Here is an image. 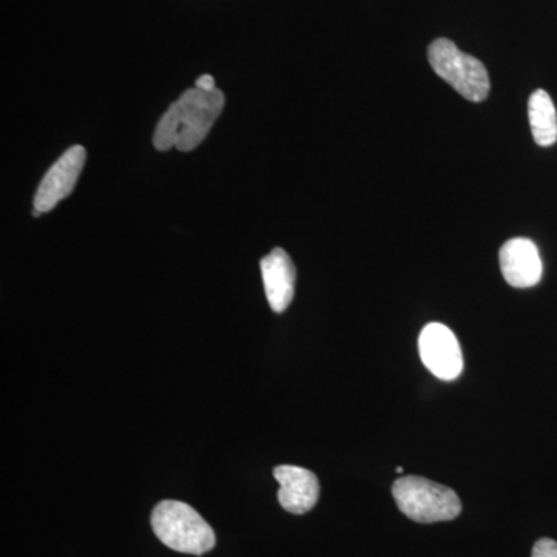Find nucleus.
I'll use <instances>...</instances> for the list:
<instances>
[{
	"label": "nucleus",
	"mask_w": 557,
	"mask_h": 557,
	"mask_svg": "<svg viewBox=\"0 0 557 557\" xmlns=\"http://www.w3.org/2000/svg\"><path fill=\"white\" fill-rule=\"evenodd\" d=\"M223 108L225 95L219 89L205 91L194 87L186 90L161 116L153 134V146L161 152L172 148L190 152L199 148Z\"/></svg>",
	"instance_id": "nucleus-1"
},
{
	"label": "nucleus",
	"mask_w": 557,
	"mask_h": 557,
	"mask_svg": "<svg viewBox=\"0 0 557 557\" xmlns=\"http://www.w3.org/2000/svg\"><path fill=\"white\" fill-rule=\"evenodd\" d=\"M152 530L156 536L174 552L201 556L215 545L214 530L188 504L163 500L153 508Z\"/></svg>",
	"instance_id": "nucleus-2"
},
{
	"label": "nucleus",
	"mask_w": 557,
	"mask_h": 557,
	"mask_svg": "<svg viewBox=\"0 0 557 557\" xmlns=\"http://www.w3.org/2000/svg\"><path fill=\"white\" fill-rule=\"evenodd\" d=\"M392 494L399 511L418 523L448 522L461 512L456 491L417 475L398 479Z\"/></svg>",
	"instance_id": "nucleus-3"
},
{
	"label": "nucleus",
	"mask_w": 557,
	"mask_h": 557,
	"mask_svg": "<svg viewBox=\"0 0 557 557\" xmlns=\"http://www.w3.org/2000/svg\"><path fill=\"white\" fill-rule=\"evenodd\" d=\"M429 62L440 78L468 101L482 102L490 95L491 83L482 61L458 50L453 40L440 38L429 46Z\"/></svg>",
	"instance_id": "nucleus-4"
},
{
	"label": "nucleus",
	"mask_w": 557,
	"mask_h": 557,
	"mask_svg": "<svg viewBox=\"0 0 557 557\" xmlns=\"http://www.w3.org/2000/svg\"><path fill=\"white\" fill-rule=\"evenodd\" d=\"M420 357L429 372L437 379L453 381L463 372V355L453 330L432 322L421 332L418 339Z\"/></svg>",
	"instance_id": "nucleus-5"
},
{
	"label": "nucleus",
	"mask_w": 557,
	"mask_h": 557,
	"mask_svg": "<svg viewBox=\"0 0 557 557\" xmlns=\"http://www.w3.org/2000/svg\"><path fill=\"white\" fill-rule=\"evenodd\" d=\"M86 157V149L83 146H73L65 150L40 182L33 209L44 214L57 208L61 200L67 199L78 183Z\"/></svg>",
	"instance_id": "nucleus-6"
},
{
	"label": "nucleus",
	"mask_w": 557,
	"mask_h": 557,
	"mask_svg": "<svg viewBox=\"0 0 557 557\" xmlns=\"http://www.w3.org/2000/svg\"><path fill=\"white\" fill-rule=\"evenodd\" d=\"M498 258L502 274L511 287L530 288L541 282L544 265L533 240L523 237L508 240Z\"/></svg>",
	"instance_id": "nucleus-7"
},
{
	"label": "nucleus",
	"mask_w": 557,
	"mask_h": 557,
	"mask_svg": "<svg viewBox=\"0 0 557 557\" xmlns=\"http://www.w3.org/2000/svg\"><path fill=\"white\" fill-rule=\"evenodd\" d=\"M273 474L281 485L277 498L285 511L306 515L318 504L319 480L309 469L282 465L274 468Z\"/></svg>",
	"instance_id": "nucleus-8"
},
{
	"label": "nucleus",
	"mask_w": 557,
	"mask_h": 557,
	"mask_svg": "<svg viewBox=\"0 0 557 557\" xmlns=\"http://www.w3.org/2000/svg\"><path fill=\"white\" fill-rule=\"evenodd\" d=\"M263 287L271 310L284 313L295 298L296 269L292 259L282 248H274L260 260Z\"/></svg>",
	"instance_id": "nucleus-9"
},
{
	"label": "nucleus",
	"mask_w": 557,
	"mask_h": 557,
	"mask_svg": "<svg viewBox=\"0 0 557 557\" xmlns=\"http://www.w3.org/2000/svg\"><path fill=\"white\" fill-rule=\"evenodd\" d=\"M531 132L534 141L542 148L555 145L557 141V112L555 102L545 90H536L528 101Z\"/></svg>",
	"instance_id": "nucleus-10"
},
{
	"label": "nucleus",
	"mask_w": 557,
	"mask_h": 557,
	"mask_svg": "<svg viewBox=\"0 0 557 557\" xmlns=\"http://www.w3.org/2000/svg\"><path fill=\"white\" fill-rule=\"evenodd\" d=\"M531 557H557V542L553 539H541L534 545Z\"/></svg>",
	"instance_id": "nucleus-11"
},
{
	"label": "nucleus",
	"mask_w": 557,
	"mask_h": 557,
	"mask_svg": "<svg viewBox=\"0 0 557 557\" xmlns=\"http://www.w3.org/2000/svg\"><path fill=\"white\" fill-rule=\"evenodd\" d=\"M196 89L205 90V91H212L218 89L215 87V81L212 78L211 75H201L199 79L196 81Z\"/></svg>",
	"instance_id": "nucleus-12"
},
{
	"label": "nucleus",
	"mask_w": 557,
	"mask_h": 557,
	"mask_svg": "<svg viewBox=\"0 0 557 557\" xmlns=\"http://www.w3.org/2000/svg\"><path fill=\"white\" fill-rule=\"evenodd\" d=\"M397 472H398V474H401V472H403V468H401V467H398V468H397Z\"/></svg>",
	"instance_id": "nucleus-13"
}]
</instances>
